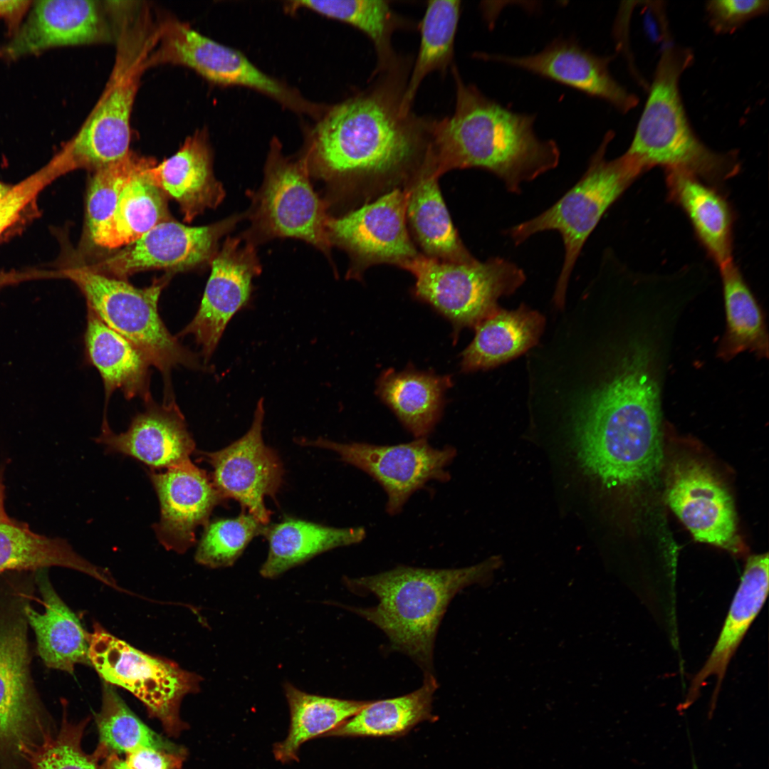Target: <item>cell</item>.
I'll return each mask as SVG.
<instances>
[{
  "label": "cell",
  "mask_w": 769,
  "mask_h": 769,
  "mask_svg": "<svg viewBox=\"0 0 769 769\" xmlns=\"http://www.w3.org/2000/svg\"><path fill=\"white\" fill-rule=\"evenodd\" d=\"M666 500L696 540L733 554L743 552L731 497L705 464L694 459L676 461L668 475Z\"/></svg>",
  "instance_id": "d6986e66"
},
{
  "label": "cell",
  "mask_w": 769,
  "mask_h": 769,
  "mask_svg": "<svg viewBox=\"0 0 769 769\" xmlns=\"http://www.w3.org/2000/svg\"><path fill=\"white\" fill-rule=\"evenodd\" d=\"M765 0H713L706 2L709 23L717 33H731L754 17L768 11Z\"/></svg>",
  "instance_id": "f6af8a7d"
},
{
  "label": "cell",
  "mask_w": 769,
  "mask_h": 769,
  "mask_svg": "<svg viewBox=\"0 0 769 769\" xmlns=\"http://www.w3.org/2000/svg\"><path fill=\"white\" fill-rule=\"evenodd\" d=\"M62 175L63 172L51 159L39 170L12 186L0 202V239L33 216L41 192Z\"/></svg>",
  "instance_id": "ee69618b"
},
{
  "label": "cell",
  "mask_w": 769,
  "mask_h": 769,
  "mask_svg": "<svg viewBox=\"0 0 769 769\" xmlns=\"http://www.w3.org/2000/svg\"><path fill=\"white\" fill-rule=\"evenodd\" d=\"M240 218L233 216L204 226H189L169 219L88 267L97 273L122 280L145 270L179 271L193 268L213 259L220 238Z\"/></svg>",
  "instance_id": "e0dca14e"
},
{
  "label": "cell",
  "mask_w": 769,
  "mask_h": 769,
  "mask_svg": "<svg viewBox=\"0 0 769 769\" xmlns=\"http://www.w3.org/2000/svg\"><path fill=\"white\" fill-rule=\"evenodd\" d=\"M266 526L247 512L234 518L215 520L205 526L195 560L211 568L229 567L254 537L264 534Z\"/></svg>",
  "instance_id": "b9f144b4"
},
{
  "label": "cell",
  "mask_w": 769,
  "mask_h": 769,
  "mask_svg": "<svg viewBox=\"0 0 769 769\" xmlns=\"http://www.w3.org/2000/svg\"><path fill=\"white\" fill-rule=\"evenodd\" d=\"M167 63L187 66L217 84L253 88L296 110L311 113L318 110L259 70L241 52L170 18L158 23L156 42L147 61V68Z\"/></svg>",
  "instance_id": "7c38bea8"
},
{
  "label": "cell",
  "mask_w": 769,
  "mask_h": 769,
  "mask_svg": "<svg viewBox=\"0 0 769 769\" xmlns=\"http://www.w3.org/2000/svg\"><path fill=\"white\" fill-rule=\"evenodd\" d=\"M104 769H133L130 767L121 756L112 754L103 760Z\"/></svg>",
  "instance_id": "c3c4849f"
},
{
  "label": "cell",
  "mask_w": 769,
  "mask_h": 769,
  "mask_svg": "<svg viewBox=\"0 0 769 769\" xmlns=\"http://www.w3.org/2000/svg\"><path fill=\"white\" fill-rule=\"evenodd\" d=\"M63 711L62 722L56 733H46L41 741L25 754L31 769H104L103 760L94 752L86 753L82 738L89 719L78 723L68 720Z\"/></svg>",
  "instance_id": "7bdbcfd3"
},
{
  "label": "cell",
  "mask_w": 769,
  "mask_h": 769,
  "mask_svg": "<svg viewBox=\"0 0 769 769\" xmlns=\"http://www.w3.org/2000/svg\"><path fill=\"white\" fill-rule=\"evenodd\" d=\"M432 165L426 166L404 188L410 235L424 256L447 262L474 260L453 224Z\"/></svg>",
  "instance_id": "83f0119b"
},
{
  "label": "cell",
  "mask_w": 769,
  "mask_h": 769,
  "mask_svg": "<svg viewBox=\"0 0 769 769\" xmlns=\"http://www.w3.org/2000/svg\"><path fill=\"white\" fill-rule=\"evenodd\" d=\"M28 14L0 49L14 61L57 47L115 40V1L43 0L33 1Z\"/></svg>",
  "instance_id": "2e32d148"
},
{
  "label": "cell",
  "mask_w": 769,
  "mask_h": 769,
  "mask_svg": "<svg viewBox=\"0 0 769 769\" xmlns=\"http://www.w3.org/2000/svg\"><path fill=\"white\" fill-rule=\"evenodd\" d=\"M294 9L303 7L326 17L346 23L365 33L372 41L376 56V74L396 66L403 57L395 53L393 33L407 23L383 0L298 1ZM372 74V75H373Z\"/></svg>",
  "instance_id": "74e56055"
},
{
  "label": "cell",
  "mask_w": 769,
  "mask_h": 769,
  "mask_svg": "<svg viewBox=\"0 0 769 769\" xmlns=\"http://www.w3.org/2000/svg\"><path fill=\"white\" fill-rule=\"evenodd\" d=\"M454 113L436 119L433 139L436 174L479 168L501 179L507 190L519 194L521 184L555 169L560 152L553 140L540 139L536 116L516 113L466 84L454 65Z\"/></svg>",
  "instance_id": "7a4b0ae2"
},
{
  "label": "cell",
  "mask_w": 769,
  "mask_h": 769,
  "mask_svg": "<svg viewBox=\"0 0 769 769\" xmlns=\"http://www.w3.org/2000/svg\"><path fill=\"white\" fill-rule=\"evenodd\" d=\"M187 756V749L173 752L142 747L125 755L124 759L133 769H182Z\"/></svg>",
  "instance_id": "bcb514c9"
},
{
  "label": "cell",
  "mask_w": 769,
  "mask_h": 769,
  "mask_svg": "<svg viewBox=\"0 0 769 769\" xmlns=\"http://www.w3.org/2000/svg\"><path fill=\"white\" fill-rule=\"evenodd\" d=\"M46 570L34 572L44 611H36L31 602L26 606L25 613L28 626L36 635L37 652L44 664L72 674L76 664L90 665V633L56 592Z\"/></svg>",
  "instance_id": "4316f807"
},
{
  "label": "cell",
  "mask_w": 769,
  "mask_h": 769,
  "mask_svg": "<svg viewBox=\"0 0 769 769\" xmlns=\"http://www.w3.org/2000/svg\"><path fill=\"white\" fill-rule=\"evenodd\" d=\"M661 395L625 375H609L575 427L582 466L607 487L654 480L662 462Z\"/></svg>",
  "instance_id": "3957f363"
},
{
  "label": "cell",
  "mask_w": 769,
  "mask_h": 769,
  "mask_svg": "<svg viewBox=\"0 0 769 769\" xmlns=\"http://www.w3.org/2000/svg\"><path fill=\"white\" fill-rule=\"evenodd\" d=\"M145 403V410L137 414L127 430L120 434L113 431L104 414L96 442L109 453L135 458L152 470L190 461L195 442L174 399L159 404L150 398Z\"/></svg>",
  "instance_id": "603a6c76"
},
{
  "label": "cell",
  "mask_w": 769,
  "mask_h": 769,
  "mask_svg": "<svg viewBox=\"0 0 769 769\" xmlns=\"http://www.w3.org/2000/svg\"><path fill=\"white\" fill-rule=\"evenodd\" d=\"M34 577L0 574V761L25 760L51 731L31 669L26 606L34 597Z\"/></svg>",
  "instance_id": "52a82bcc"
},
{
  "label": "cell",
  "mask_w": 769,
  "mask_h": 769,
  "mask_svg": "<svg viewBox=\"0 0 769 769\" xmlns=\"http://www.w3.org/2000/svg\"><path fill=\"white\" fill-rule=\"evenodd\" d=\"M402 268L415 278L416 298L449 320L454 335L493 314L499 309L498 299L513 293L525 281L520 268L501 257L454 263L420 253Z\"/></svg>",
  "instance_id": "30bf717a"
},
{
  "label": "cell",
  "mask_w": 769,
  "mask_h": 769,
  "mask_svg": "<svg viewBox=\"0 0 769 769\" xmlns=\"http://www.w3.org/2000/svg\"><path fill=\"white\" fill-rule=\"evenodd\" d=\"M458 0H433L427 4L419 25L420 45L411 68L402 100V110H412V105L424 79L432 72L445 74L453 61L454 42L461 16Z\"/></svg>",
  "instance_id": "f35d334b"
},
{
  "label": "cell",
  "mask_w": 769,
  "mask_h": 769,
  "mask_svg": "<svg viewBox=\"0 0 769 769\" xmlns=\"http://www.w3.org/2000/svg\"><path fill=\"white\" fill-rule=\"evenodd\" d=\"M410 64L404 58L372 75L364 90L325 109L314 132L311 159L318 172L363 204L404 189L433 160L436 119L402 110Z\"/></svg>",
  "instance_id": "6da1fadb"
},
{
  "label": "cell",
  "mask_w": 769,
  "mask_h": 769,
  "mask_svg": "<svg viewBox=\"0 0 769 769\" xmlns=\"http://www.w3.org/2000/svg\"><path fill=\"white\" fill-rule=\"evenodd\" d=\"M261 272L254 246L229 237L211 260V272L199 309L178 335H192L209 361L233 316L249 302L252 280Z\"/></svg>",
  "instance_id": "ffe728a7"
},
{
  "label": "cell",
  "mask_w": 769,
  "mask_h": 769,
  "mask_svg": "<svg viewBox=\"0 0 769 769\" xmlns=\"http://www.w3.org/2000/svg\"><path fill=\"white\" fill-rule=\"evenodd\" d=\"M156 37V25L145 13L129 14L119 21L115 61L103 93L78 132L53 157L66 174L95 171L130 151L132 107Z\"/></svg>",
  "instance_id": "8992f818"
},
{
  "label": "cell",
  "mask_w": 769,
  "mask_h": 769,
  "mask_svg": "<svg viewBox=\"0 0 769 769\" xmlns=\"http://www.w3.org/2000/svg\"><path fill=\"white\" fill-rule=\"evenodd\" d=\"M613 137V132L606 133L583 175L553 206L506 231L516 245L539 232H559L565 249L553 297L559 307L564 305L570 277L585 241L607 209L645 172L637 159L627 152L616 159L606 158Z\"/></svg>",
  "instance_id": "9c48e42d"
},
{
  "label": "cell",
  "mask_w": 769,
  "mask_h": 769,
  "mask_svg": "<svg viewBox=\"0 0 769 769\" xmlns=\"http://www.w3.org/2000/svg\"><path fill=\"white\" fill-rule=\"evenodd\" d=\"M152 182L179 205L191 221L223 200L224 191L213 174L211 155L204 132H197L179 150L147 169Z\"/></svg>",
  "instance_id": "cb8c5ba5"
},
{
  "label": "cell",
  "mask_w": 769,
  "mask_h": 769,
  "mask_svg": "<svg viewBox=\"0 0 769 769\" xmlns=\"http://www.w3.org/2000/svg\"><path fill=\"white\" fill-rule=\"evenodd\" d=\"M451 383L449 376L432 372L388 370L378 379L376 392L411 434L426 438L441 417Z\"/></svg>",
  "instance_id": "4dcf8cb0"
},
{
  "label": "cell",
  "mask_w": 769,
  "mask_h": 769,
  "mask_svg": "<svg viewBox=\"0 0 769 769\" xmlns=\"http://www.w3.org/2000/svg\"><path fill=\"white\" fill-rule=\"evenodd\" d=\"M88 656L104 682L132 693L168 736L176 738L187 728L180 704L186 695L199 691V675L133 647L97 622L89 635Z\"/></svg>",
  "instance_id": "8fae6325"
},
{
  "label": "cell",
  "mask_w": 769,
  "mask_h": 769,
  "mask_svg": "<svg viewBox=\"0 0 769 769\" xmlns=\"http://www.w3.org/2000/svg\"><path fill=\"white\" fill-rule=\"evenodd\" d=\"M32 2L26 0H0V18L6 21L11 33L21 24L23 16L29 10Z\"/></svg>",
  "instance_id": "7dc6e473"
},
{
  "label": "cell",
  "mask_w": 769,
  "mask_h": 769,
  "mask_svg": "<svg viewBox=\"0 0 769 769\" xmlns=\"http://www.w3.org/2000/svg\"><path fill=\"white\" fill-rule=\"evenodd\" d=\"M98 743L93 751L101 760L112 754L127 755L150 747L168 751L186 750L145 724L126 705L113 686L103 682L102 706L95 715Z\"/></svg>",
  "instance_id": "ab89813d"
},
{
  "label": "cell",
  "mask_w": 769,
  "mask_h": 769,
  "mask_svg": "<svg viewBox=\"0 0 769 769\" xmlns=\"http://www.w3.org/2000/svg\"><path fill=\"white\" fill-rule=\"evenodd\" d=\"M726 326L718 357L729 361L745 351L768 357V334L763 310L733 261L719 268Z\"/></svg>",
  "instance_id": "e575fe53"
},
{
  "label": "cell",
  "mask_w": 769,
  "mask_h": 769,
  "mask_svg": "<svg viewBox=\"0 0 769 769\" xmlns=\"http://www.w3.org/2000/svg\"><path fill=\"white\" fill-rule=\"evenodd\" d=\"M273 147L254 213L256 228L266 236L304 240L326 253L332 246L326 205L315 193L307 159L292 161Z\"/></svg>",
  "instance_id": "9a60e30c"
},
{
  "label": "cell",
  "mask_w": 769,
  "mask_h": 769,
  "mask_svg": "<svg viewBox=\"0 0 769 769\" xmlns=\"http://www.w3.org/2000/svg\"><path fill=\"white\" fill-rule=\"evenodd\" d=\"M22 278L23 279V278L19 277L18 275L14 273H0V289L6 285L18 282Z\"/></svg>",
  "instance_id": "f907efd6"
},
{
  "label": "cell",
  "mask_w": 769,
  "mask_h": 769,
  "mask_svg": "<svg viewBox=\"0 0 769 769\" xmlns=\"http://www.w3.org/2000/svg\"><path fill=\"white\" fill-rule=\"evenodd\" d=\"M150 167L127 183L110 217L90 237L95 244L110 249L127 246L171 219L166 194L148 176Z\"/></svg>",
  "instance_id": "836d02e7"
},
{
  "label": "cell",
  "mask_w": 769,
  "mask_h": 769,
  "mask_svg": "<svg viewBox=\"0 0 769 769\" xmlns=\"http://www.w3.org/2000/svg\"><path fill=\"white\" fill-rule=\"evenodd\" d=\"M6 486L3 476H0V521H9L12 519L8 514L5 508Z\"/></svg>",
  "instance_id": "681fc988"
},
{
  "label": "cell",
  "mask_w": 769,
  "mask_h": 769,
  "mask_svg": "<svg viewBox=\"0 0 769 769\" xmlns=\"http://www.w3.org/2000/svg\"><path fill=\"white\" fill-rule=\"evenodd\" d=\"M284 691L290 710V726L287 737L276 743L273 750L275 758L282 763L298 760L303 743L325 736L370 702L311 694L288 682Z\"/></svg>",
  "instance_id": "d590c367"
},
{
  "label": "cell",
  "mask_w": 769,
  "mask_h": 769,
  "mask_svg": "<svg viewBox=\"0 0 769 769\" xmlns=\"http://www.w3.org/2000/svg\"><path fill=\"white\" fill-rule=\"evenodd\" d=\"M155 164L130 151L122 159L95 171L86 197V231L90 238L110 217L130 179Z\"/></svg>",
  "instance_id": "60d3db41"
},
{
  "label": "cell",
  "mask_w": 769,
  "mask_h": 769,
  "mask_svg": "<svg viewBox=\"0 0 769 769\" xmlns=\"http://www.w3.org/2000/svg\"><path fill=\"white\" fill-rule=\"evenodd\" d=\"M498 558L458 569L398 566L377 575L347 578L353 592H370L378 604L352 611L380 628L392 649L411 657L431 673L436 634L452 598L464 587L484 581L496 569Z\"/></svg>",
  "instance_id": "277c9868"
},
{
  "label": "cell",
  "mask_w": 769,
  "mask_h": 769,
  "mask_svg": "<svg viewBox=\"0 0 769 769\" xmlns=\"http://www.w3.org/2000/svg\"><path fill=\"white\" fill-rule=\"evenodd\" d=\"M543 326V317L525 305L499 308L475 327V337L461 354V370L487 369L519 355L537 342Z\"/></svg>",
  "instance_id": "d6a6232c"
},
{
  "label": "cell",
  "mask_w": 769,
  "mask_h": 769,
  "mask_svg": "<svg viewBox=\"0 0 769 769\" xmlns=\"http://www.w3.org/2000/svg\"><path fill=\"white\" fill-rule=\"evenodd\" d=\"M693 58L688 48L670 46L663 50L626 152L637 159L645 171L657 166L665 171H684L718 187L738 172L740 162L735 151L717 152L708 147L689 125L679 83Z\"/></svg>",
  "instance_id": "5b68a950"
},
{
  "label": "cell",
  "mask_w": 769,
  "mask_h": 769,
  "mask_svg": "<svg viewBox=\"0 0 769 769\" xmlns=\"http://www.w3.org/2000/svg\"><path fill=\"white\" fill-rule=\"evenodd\" d=\"M264 413L261 399L251 426L243 436L222 449L202 454L213 468L211 481L221 496L236 500L267 525L270 512L265 498L273 497L278 491L283 469L278 455L263 441Z\"/></svg>",
  "instance_id": "ac0fdd59"
},
{
  "label": "cell",
  "mask_w": 769,
  "mask_h": 769,
  "mask_svg": "<svg viewBox=\"0 0 769 769\" xmlns=\"http://www.w3.org/2000/svg\"><path fill=\"white\" fill-rule=\"evenodd\" d=\"M406 205V189L396 188L342 216L328 219L331 245L350 256L348 278L360 279L367 268L379 264L402 268L420 254L408 229Z\"/></svg>",
  "instance_id": "4fadbf2b"
},
{
  "label": "cell",
  "mask_w": 769,
  "mask_h": 769,
  "mask_svg": "<svg viewBox=\"0 0 769 769\" xmlns=\"http://www.w3.org/2000/svg\"><path fill=\"white\" fill-rule=\"evenodd\" d=\"M483 58L502 63L574 88L602 99L625 113L638 103L612 75L610 56H600L584 49L575 41L555 39L535 54L511 56L483 54Z\"/></svg>",
  "instance_id": "7402d4cb"
},
{
  "label": "cell",
  "mask_w": 769,
  "mask_h": 769,
  "mask_svg": "<svg viewBox=\"0 0 769 769\" xmlns=\"http://www.w3.org/2000/svg\"><path fill=\"white\" fill-rule=\"evenodd\" d=\"M84 344L87 360L98 370L103 379L105 406L117 389L127 399L138 397L146 402L152 398L151 365L146 357L88 308Z\"/></svg>",
  "instance_id": "f1b7e54d"
},
{
  "label": "cell",
  "mask_w": 769,
  "mask_h": 769,
  "mask_svg": "<svg viewBox=\"0 0 769 769\" xmlns=\"http://www.w3.org/2000/svg\"><path fill=\"white\" fill-rule=\"evenodd\" d=\"M268 553L260 574L276 578L288 570L328 550L360 543L362 527L335 528L293 518L266 526Z\"/></svg>",
  "instance_id": "1f68e13d"
},
{
  "label": "cell",
  "mask_w": 769,
  "mask_h": 769,
  "mask_svg": "<svg viewBox=\"0 0 769 769\" xmlns=\"http://www.w3.org/2000/svg\"><path fill=\"white\" fill-rule=\"evenodd\" d=\"M50 567L75 570L110 587H118L106 569L81 557L64 539L38 534L14 518L0 521V574L33 572Z\"/></svg>",
  "instance_id": "f546056e"
},
{
  "label": "cell",
  "mask_w": 769,
  "mask_h": 769,
  "mask_svg": "<svg viewBox=\"0 0 769 769\" xmlns=\"http://www.w3.org/2000/svg\"><path fill=\"white\" fill-rule=\"evenodd\" d=\"M768 570V553L748 558L718 639L705 664L692 680L683 709L696 700L706 680L713 676L717 681L710 712L713 711L731 659L766 600Z\"/></svg>",
  "instance_id": "d4e9b609"
},
{
  "label": "cell",
  "mask_w": 769,
  "mask_h": 769,
  "mask_svg": "<svg viewBox=\"0 0 769 769\" xmlns=\"http://www.w3.org/2000/svg\"><path fill=\"white\" fill-rule=\"evenodd\" d=\"M438 684L425 674L422 686L408 694L370 702L325 736L383 737L404 735L432 718L433 697Z\"/></svg>",
  "instance_id": "8d00e7d4"
},
{
  "label": "cell",
  "mask_w": 769,
  "mask_h": 769,
  "mask_svg": "<svg viewBox=\"0 0 769 769\" xmlns=\"http://www.w3.org/2000/svg\"><path fill=\"white\" fill-rule=\"evenodd\" d=\"M669 199L688 217L707 254L718 266L733 260L734 214L718 187L680 170L666 171Z\"/></svg>",
  "instance_id": "484cf974"
},
{
  "label": "cell",
  "mask_w": 769,
  "mask_h": 769,
  "mask_svg": "<svg viewBox=\"0 0 769 769\" xmlns=\"http://www.w3.org/2000/svg\"><path fill=\"white\" fill-rule=\"evenodd\" d=\"M12 186L0 182V202L8 194Z\"/></svg>",
  "instance_id": "816d5d0a"
},
{
  "label": "cell",
  "mask_w": 769,
  "mask_h": 769,
  "mask_svg": "<svg viewBox=\"0 0 769 769\" xmlns=\"http://www.w3.org/2000/svg\"><path fill=\"white\" fill-rule=\"evenodd\" d=\"M58 274L73 282L84 295L87 308L135 345L150 365L160 372L164 382V400L173 398L174 368L206 370L199 357L169 333L159 315L158 302L168 278L139 288L125 280L97 273L87 265L63 268Z\"/></svg>",
  "instance_id": "ba28073f"
},
{
  "label": "cell",
  "mask_w": 769,
  "mask_h": 769,
  "mask_svg": "<svg viewBox=\"0 0 769 769\" xmlns=\"http://www.w3.org/2000/svg\"><path fill=\"white\" fill-rule=\"evenodd\" d=\"M149 476L160 507L155 533L166 549L184 553L195 543L197 528L209 523L213 509L225 499L191 460L162 472L151 470Z\"/></svg>",
  "instance_id": "44dd1931"
},
{
  "label": "cell",
  "mask_w": 769,
  "mask_h": 769,
  "mask_svg": "<svg viewBox=\"0 0 769 769\" xmlns=\"http://www.w3.org/2000/svg\"><path fill=\"white\" fill-rule=\"evenodd\" d=\"M300 444L331 450L342 461L373 478L387 494L386 511L392 516L399 513L412 493L429 481H449L446 467L456 453L451 446L434 448L426 438L397 445L339 443L322 438L301 439Z\"/></svg>",
  "instance_id": "5bb4252c"
}]
</instances>
